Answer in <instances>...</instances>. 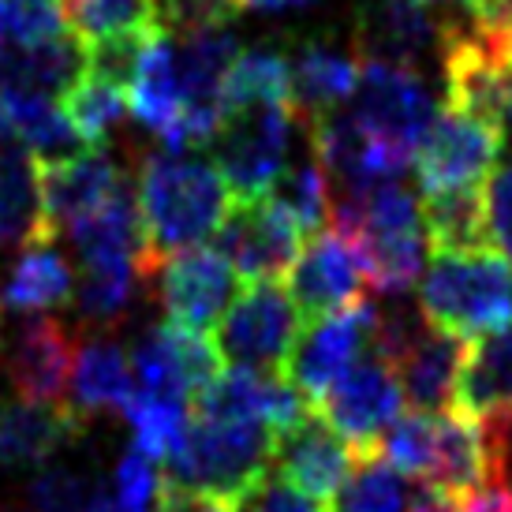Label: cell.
<instances>
[{"label": "cell", "mask_w": 512, "mask_h": 512, "mask_svg": "<svg viewBox=\"0 0 512 512\" xmlns=\"http://www.w3.org/2000/svg\"><path fill=\"white\" fill-rule=\"evenodd\" d=\"M139 217H143V273L154 281L161 262L217 236L232 210V191L214 161L184 150H154L139 169Z\"/></svg>", "instance_id": "obj_1"}, {"label": "cell", "mask_w": 512, "mask_h": 512, "mask_svg": "<svg viewBox=\"0 0 512 512\" xmlns=\"http://www.w3.org/2000/svg\"><path fill=\"white\" fill-rule=\"evenodd\" d=\"M419 307L427 326L453 337H486L512 326V258L501 251H434Z\"/></svg>", "instance_id": "obj_2"}, {"label": "cell", "mask_w": 512, "mask_h": 512, "mask_svg": "<svg viewBox=\"0 0 512 512\" xmlns=\"http://www.w3.org/2000/svg\"><path fill=\"white\" fill-rule=\"evenodd\" d=\"M277 434L262 423H225L195 415L184 441L165 460V479L191 494H210L240 505L243 494L273 471Z\"/></svg>", "instance_id": "obj_3"}, {"label": "cell", "mask_w": 512, "mask_h": 512, "mask_svg": "<svg viewBox=\"0 0 512 512\" xmlns=\"http://www.w3.org/2000/svg\"><path fill=\"white\" fill-rule=\"evenodd\" d=\"M296 124L299 120L288 101L228 109L210 146H214V165L225 176L232 199L247 202L270 195L273 180L288 165V146H292Z\"/></svg>", "instance_id": "obj_4"}, {"label": "cell", "mask_w": 512, "mask_h": 512, "mask_svg": "<svg viewBox=\"0 0 512 512\" xmlns=\"http://www.w3.org/2000/svg\"><path fill=\"white\" fill-rule=\"evenodd\" d=\"M299 329H303V318H299L288 288L281 281H255L243 292H236L228 311L221 314L217 348L236 367L266 370V374L285 378Z\"/></svg>", "instance_id": "obj_5"}, {"label": "cell", "mask_w": 512, "mask_h": 512, "mask_svg": "<svg viewBox=\"0 0 512 512\" xmlns=\"http://www.w3.org/2000/svg\"><path fill=\"white\" fill-rule=\"evenodd\" d=\"M311 408L352 445L356 460L363 464V460L382 456L385 430L393 427L397 415L404 412V393H400L397 370L389 367L378 352H367L363 359L352 363V370L341 382L329 385Z\"/></svg>", "instance_id": "obj_6"}, {"label": "cell", "mask_w": 512, "mask_h": 512, "mask_svg": "<svg viewBox=\"0 0 512 512\" xmlns=\"http://www.w3.org/2000/svg\"><path fill=\"white\" fill-rule=\"evenodd\" d=\"M359 86H356V120L367 128V135L389 154L412 165L415 150L430 131L438 105L427 83L412 68L359 60Z\"/></svg>", "instance_id": "obj_7"}, {"label": "cell", "mask_w": 512, "mask_h": 512, "mask_svg": "<svg viewBox=\"0 0 512 512\" xmlns=\"http://www.w3.org/2000/svg\"><path fill=\"white\" fill-rule=\"evenodd\" d=\"M374 314H378V307L370 299H363V303H352L344 311L322 314V318H314L299 329V341L292 348L285 378L307 404H314L329 385L341 382L352 370V363L370 352Z\"/></svg>", "instance_id": "obj_8"}, {"label": "cell", "mask_w": 512, "mask_h": 512, "mask_svg": "<svg viewBox=\"0 0 512 512\" xmlns=\"http://www.w3.org/2000/svg\"><path fill=\"white\" fill-rule=\"evenodd\" d=\"M501 146H505L501 128L441 109L412 157L419 187L427 195L449 191V187H483L498 165Z\"/></svg>", "instance_id": "obj_9"}, {"label": "cell", "mask_w": 512, "mask_h": 512, "mask_svg": "<svg viewBox=\"0 0 512 512\" xmlns=\"http://www.w3.org/2000/svg\"><path fill=\"white\" fill-rule=\"evenodd\" d=\"M299 247H303V232L273 199L232 202L225 225L214 236V251L247 285L277 281L281 273H288Z\"/></svg>", "instance_id": "obj_10"}, {"label": "cell", "mask_w": 512, "mask_h": 512, "mask_svg": "<svg viewBox=\"0 0 512 512\" xmlns=\"http://www.w3.org/2000/svg\"><path fill=\"white\" fill-rule=\"evenodd\" d=\"M370 292L367 266L356 240L341 236L337 228H322L311 240H303L296 262L288 270V296L296 303L299 318H322L363 303Z\"/></svg>", "instance_id": "obj_11"}, {"label": "cell", "mask_w": 512, "mask_h": 512, "mask_svg": "<svg viewBox=\"0 0 512 512\" xmlns=\"http://www.w3.org/2000/svg\"><path fill=\"white\" fill-rule=\"evenodd\" d=\"M307 135H311V154L318 169L333 184V199H359L374 184L397 180L408 169V161H400L397 154L374 143L356 116L341 109L311 120Z\"/></svg>", "instance_id": "obj_12"}, {"label": "cell", "mask_w": 512, "mask_h": 512, "mask_svg": "<svg viewBox=\"0 0 512 512\" xmlns=\"http://www.w3.org/2000/svg\"><path fill=\"white\" fill-rule=\"evenodd\" d=\"M352 468H359L352 445L329 427L322 415L307 408L299 415L296 427L277 434V449H273V471L303 490L314 501H333L352 479Z\"/></svg>", "instance_id": "obj_13"}, {"label": "cell", "mask_w": 512, "mask_h": 512, "mask_svg": "<svg viewBox=\"0 0 512 512\" xmlns=\"http://www.w3.org/2000/svg\"><path fill=\"white\" fill-rule=\"evenodd\" d=\"M157 277V296L169 314V322L191 329H206L221 322L228 303L236 299V270L214 247H191L161 262Z\"/></svg>", "instance_id": "obj_14"}, {"label": "cell", "mask_w": 512, "mask_h": 512, "mask_svg": "<svg viewBox=\"0 0 512 512\" xmlns=\"http://www.w3.org/2000/svg\"><path fill=\"white\" fill-rule=\"evenodd\" d=\"M195 415L202 419H225V423H262L273 434H285L296 427L299 415L311 404L299 397L281 374H266V370L232 367L221 370L214 382L195 397Z\"/></svg>", "instance_id": "obj_15"}, {"label": "cell", "mask_w": 512, "mask_h": 512, "mask_svg": "<svg viewBox=\"0 0 512 512\" xmlns=\"http://www.w3.org/2000/svg\"><path fill=\"white\" fill-rule=\"evenodd\" d=\"M75 348L79 341L72 329L60 326L49 314H34L30 322L15 329L4 352V370L15 397L30 404H64L68 382H72Z\"/></svg>", "instance_id": "obj_16"}, {"label": "cell", "mask_w": 512, "mask_h": 512, "mask_svg": "<svg viewBox=\"0 0 512 512\" xmlns=\"http://www.w3.org/2000/svg\"><path fill=\"white\" fill-rule=\"evenodd\" d=\"M38 176H42L45 228L53 240L60 232H68L75 221H83L86 214H94L124 180L120 165L105 154V146H86L83 154L68 161L38 165Z\"/></svg>", "instance_id": "obj_17"}, {"label": "cell", "mask_w": 512, "mask_h": 512, "mask_svg": "<svg viewBox=\"0 0 512 512\" xmlns=\"http://www.w3.org/2000/svg\"><path fill=\"white\" fill-rule=\"evenodd\" d=\"M438 49V19L419 0H367L356 15L359 60L412 68Z\"/></svg>", "instance_id": "obj_18"}, {"label": "cell", "mask_w": 512, "mask_h": 512, "mask_svg": "<svg viewBox=\"0 0 512 512\" xmlns=\"http://www.w3.org/2000/svg\"><path fill=\"white\" fill-rule=\"evenodd\" d=\"M68 240L75 243V255L83 266H135L143 273V217L131 176L120 180V187L94 214L68 228Z\"/></svg>", "instance_id": "obj_19"}, {"label": "cell", "mask_w": 512, "mask_h": 512, "mask_svg": "<svg viewBox=\"0 0 512 512\" xmlns=\"http://www.w3.org/2000/svg\"><path fill=\"white\" fill-rule=\"evenodd\" d=\"M359 64L352 53H344L329 42H303L288 57V105L296 120L311 124L318 116L337 113L344 101L356 94Z\"/></svg>", "instance_id": "obj_20"}, {"label": "cell", "mask_w": 512, "mask_h": 512, "mask_svg": "<svg viewBox=\"0 0 512 512\" xmlns=\"http://www.w3.org/2000/svg\"><path fill=\"white\" fill-rule=\"evenodd\" d=\"M83 415L72 404L12 400L0 408V468H42L49 456L83 434Z\"/></svg>", "instance_id": "obj_21"}, {"label": "cell", "mask_w": 512, "mask_h": 512, "mask_svg": "<svg viewBox=\"0 0 512 512\" xmlns=\"http://www.w3.org/2000/svg\"><path fill=\"white\" fill-rule=\"evenodd\" d=\"M464 348H468L464 337H453L445 329L427 326L393 359L400 393H404V404L412 412L441 415L449 408L456 378H460V363H464Z\"/></svg>", "instance_id": "obj_22"}, {"label": "cell", "mask_w": 512, "mask_h": 512, "mask_svg": "<svg viewBox=\"0 0 512 512\" xmlns=\"http://www.w3.org/2000/svg\"><path fill=\"white\" fill-rule=\"evenodd\" d=\"M453 397L456 412L475 423H494L512 415V326L475 337L464 348Z\"/></svg>", "instance_id": "obj_23"}, {"label": "cell", "mask_w": 512, "mask_h": 512, "mask_svg": "<svg viewBox=\"0 0 512 512\" xmlns=\"http://www.w3.org/2000/svg\"><path fill=\"white\" fill-rule=\"evenodd\" d=\"M427 486L453 498L456 505L490 486V441L483 423L460 412L438 415V445H434V468L427 475Z\"/></svg>", "instance_id": "obj_24"}, {"label": "cell", "mask_w": 512, "mask_h": 512, "mask_svg": "<svg viewBox=\"0 0 512 512\" xmlns=\"http://www.w3.org/2000/svg\"><path fill=\"white\" fill-rule=\"evenodd\" d=\"M128 109L143 128L154 131L161 146L172 143L180 113H184V90H180V72H176V45L169 42L165 30L146 45L143 60L135 68V79L128 86Z\"/></svg>", "instance_id": "obj_25"}, {"label": "cell", "mask_w": 512, "mask_h": 512, "mask_svg": "<svg viewBox=\"0 0 512 512\" xmlns=\"http://www.w3.org/2000/svg\"><path fill=\"white\" fill-rule=\"evenodd\" d=\"M0 247H53L45 228L38 157L27 146L0 157Z\"/></svg>", "instance_id": "obj_26"}, {"label": "cell", "mask_w": 512, "mask_h": 512, "mask_svg": "<svg viewBox=\"0 0 512 512\" xmlns=\"http://www.w3.org/2000/svg\"><path fill=\"white\" fill-rule=\"evenodd\" d=\"M72 408L79 415H105L124 412L131 393H135V374H131V356L116 341L94 337L75 348L72 367Z\"/></svg>", "instance_id": "obj_27"}, {"label": "cell", "mask_w": 512, "mask_h": 512, "mask_svg": "<svg viewBox=\"0 0 512 512\" xmlns=\"http://www.w3.org/2000/svg\"><path fill=\"white\" fill-rule=\"evenodd\" d=\"M0 113L12 124L15 139L27 146L30 154L38 157V165L49 161H68V157L83 154L86 146L75 135L68 113L60 109L57 98H45L34 90H0Z\"/></svg>", "instance_id": "obj_28"}, {"label": "cell", "mask_w": 512, "mask_h": 512, "mask_svg": "<svg viewBox=\"0 0 512 512\" xmlns=\"http://www.w3.org/2000/svg\"><path fill=\"white\" fill-rule=\"evenodd\" d=\"M72 292L75 273L68 266V258L53 247H27L8 266L4 285H0L4 311L15 314H42L64 307V303H72Z\"/></svg>", "instance_id": "obj_29"}, {"label": "cell", "mask_w": 512, "mask_h": 512, "mask_svg": "<svg viewBox=\"0 0 512 512\" xmlns=\"http://www.w3.org/2000/svg\"><path fill=\"white\" fill-rule=\"evenodd\" d=\"M423 232L434 251H486V195L483 187L430 191L423 202Z\"/></svg>", "instance_id": "obj_30"}, {"label": "cell", "mask_w": 512, "mask_h": 512, "mask_svg": "<svg viewBox=\"0 0 512 512\" xmlns=\"http://www.w3.org/2000/svg\"><path fill=\"white\" fill-rule=\"evenodd\" d=\"M363 266H367L370 292L382 296H404L423 277V255H427V232H363L356 240Z\"/></svg>", "instance_id": "obj_31"}, {"label": "cell", "mask_w": 512, "mask_h": 512, "mask_svg": "<svg viewBox=\"0 0 512 512\" xmlns=\"http://www.w3.org/2000/svg\"><path fill=\"white\" fill-rule=\"evenodd\" d=\"M270 101H288V57L277 45H251L240 49L225 75V94L221 105L243 109V105H270Z\"/></svg>", "instance_id": "obj_32"}, {"label": "cell", "mask_w": 512, "mask_h": 512, "mask_svg": "<svg viewBox=\"0 0 512 512\" xmlns=\"http://www.w3.org/2000/svg\"><path fill=\"white\" fill-rule=\"evenodd\" d=\"M64 113L72 120L83 146H105L128 116V90L83 72V79L64 94Z\"/></svg>", "instance_id": "obj_33"}, {"label": "cell", "mask_w": 512, "mask_h": 512, "mask_svg": "<svg viewBox=\"0 0 512 512\" xmlns=\"http://www.w3.org/2000/svg\"><path fill=\"white\" fill-rule=\"evenodd\" d=\"M139 285L143 273L135 266H83L75 277L72 303L90 326H113L128 314Z\"/></svg>", "instance_id": "obj_34"}, {"label": "cell", "mask_w": 512, "mask_h": 512, "mask_svg": "<svg viewBox=\"0 0 512 512\" xmlns=\"http://www.w3.org/2000/svg\"><path fill=\"white\" fill-rule=\"evenodd\" d=\"M266 199L277 202L296 221L303 236L322 232L329 225V214H333V184H329L326 172L318 169V161L285 165V172L273 180Z\"/></svg>", "instance_id": "obj_35"}, {"label": "cell", "mask_w": 512, "mask_h": 512, "mask_svg": "<svg viewBox=\"0 0 512 512\" xmlns=\"http://www.w3.org/2000/svg\"><path fill=\"white\" fill-rule=\"evenodd\" d=\"M124 419H128L131 438H135L131 449L146 453L150 460H157V464L169 460L172 449L184 441L187 423H191V419H187V404L154 397V393H139V389L131 393L128 408H124Z\"/></svg>", "instance_id": "obj_36"}, {"label": "cell", "mask_w": 512, "mask_h": 512, "mask_svg": "<svg viewBox=\"0 0 512 512\" xmlns=\"http://www.w3.org/2000/svg\"><path fill=\"white\" fill-rule=\"evenodd\" d=\"M412 498L415 486L397 468H389L382 456H374L363 460L341 494L329 501V512H408Z\"/></svg>", "instance_id": "obj_37"}, {"label": "cell", "mask_w": 512, "mask_h": 512, "mask_svg": "<svg viewBox=\"0 0 512 512\" xmlns=\"http://www.w3.org/2000/svg\"><path fill=\"white\" fill-rule=\"evenodd\" d=\"M60 12L83 45L157 23L154 0H60Z\"/></svg>", "instance_id": "obj_38"}, {"label": "cell", "mask_w": 512, "mask_h": 512, "mask_svg": "<svg viewBox=\"0 0 512 512\" xmlns=\"http://www.w3.org/2000/svg\"><path fill=\"white\" fill-rule=\"evenodd\" d=\"M434 445H438V415L430 412H400L397 423L385 430L382 460L397 468L404 479H423L427 483L434 468Z\"/></svg>", "instance_id": "obj_39"}, {"label": "cell", "mask_w": 512, "mask_h": 512, "mask_svg": "<svg viewBox=\"0 0 512 512\" xmlns=\"http://www.w3.org/2000/svg\"><path fill=\"white\" fill-rule=\"evenodd\" d=\"M161 483H165V475L157 471V460H150L139 449H128L116 460L113 483L105 490H109L116 512H157Z\"/></svg>", "instance_id": "obj_40"}, {"label": "cell", "mask_w": 512, "mask_h": 512, "mask_svg": "<svg viewBox=\"0 0 512 512\" xmlns=\"http://www.w3.org/2000/svg\"><path fill=\"white\" fill-rule=\"evenodd\" d=\"M98 483L72 468H45L27 486V512H86Z\"/></svg>", "instance_id": "obj_41"}, {"label": "cell", "mask_w": 512, "mask_h": 512, "mask_svg": "<svg viewBox=\"0 0 512 512\" xmlns=\"http://www.w3.org/2000/svg\"><path fill=\"white\" fill-rule=\"evenodd\" d=\"M240 8V0H154V19L165 34L180 38L202 27H228Z\"/></svg>", "instance_id": "obj_42"}, {"label": "cell", "mask_w": 512, "mask_h": 512, "mask_svg": "<svg viewBox=\"0 0 512 512\" xmlns=\"http://www.w3.org/2000/svg\"><path fill=\"white\" fill-rule=\"evenodd\" d=\"M236 509L240 512H329L314 498H307L303 490L285 483L277 471H266V475L243 494V501L236 505Z\"/></svg>", "instance_id": "obj_43"}, {"label": "cell", "mask_w": 512, "mask_h": 512, "mask_svg": "<svg viewBox=\"0 0 512 512\" xmlns=\"http://www.w3.org/2000/svg\"><path fill=\"white\" fill-rule=\"evenodd\" d=\"M486 195V228H490V247L512 258V165L490 172L483 187Z\"/></svg>", "instance_id": "obj_44"}, {"label": "cell", "mask_w": 512, "mask_h": 512, "mask_svg": "<svg viewBox=\"0 0 512 512\" xmlns=\"http://www.w3.org/2000/svg\"><path fill=\"white\" fill-rule=\"evenodd\" d=\"M157 512H240V509H236V501L210 498V494H191V490H180V486H172L165 479L161 483Z\"/></svg>", "instance_id": "obj_45"}, {"label": "cell", "mask_w": 512, "mask_h": 512, "mask_svg": "<svg viewBox=\"0 0 512 512\" xmlns=\"http://www.w3.org/2000/svg\"><path fill=\"white\" fill-rule=\"evenodd\" d=\"M408 512H460V505L423 483V486H415V498H412V509Z\"/></svg>", "instance_id": "obj_46"}, {"label": "cell", "mask_w": 512, "mask_h": 512, "mask_svg": "<svg viewBox=\"0 0 512 512\" xmlns=\"http://www.w3.org/2000/svg\"><path fill=\"white\" fill-rule=\"evenodd\" d=\"M423 8H430V12H471L475 15V8L483 4V0H419Z\"/></svg>", "instance_id": "obj_47"}, {"label": "cell", "mask_w": 512, "mask_h": 512, "mask_svg": "<svg viewBox=\"0 0 512 512\" xmlns=\"http://www.w3.org/2000/svg\"><path fill=\"white\" fill-rule=\"evenodd\" d=\"M243 8H255V12H285V8H307L314 0H240Z\"/></svg>", "instance_id": "obj_48"}, {"label": "cell", "mask_w": 512, "mask_h": 512, "mask_svg": "<svg viewBox=\"0 0 512 512\" xmlns=\"http://www.w3.org/2000/svg\"><path fill=\"white\" fill-rule=\"evenodd\" d=\"M501 120L512 128V75H509V86H505V109H501Z\"/></svg>", "instance_id": "obj_49"}, {"label": "cell", "mask_w": 512, "mask_h": 512, "mask_svg": "<svg viewBox=\"0 0 512 512\" xmlns=\"http://www.w3.org/2000/svg\"><path fill=\"white\" fill-rule=\"evenodd\" d=\"M0 344H4V299H0Z\"/></svg>", "instance_id": "obj_50"}]
</instances>
